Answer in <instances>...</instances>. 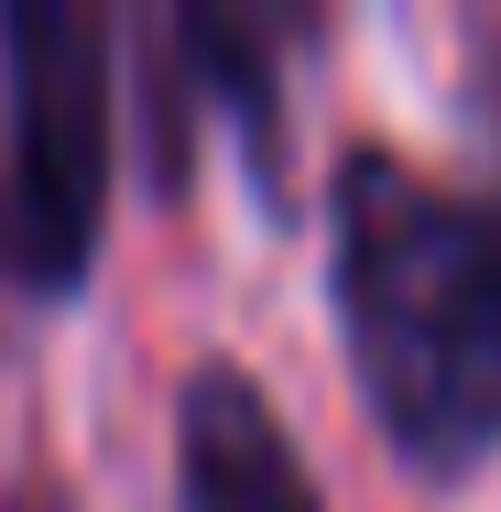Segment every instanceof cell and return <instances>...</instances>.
<instances>
[{"mask_svg":"<svg viewBox=\"0 0 501 512\" xmlns=\"http://www.w3.org/2000/svg\"><path fill=\"white\" fill-rule=\"evenodd\" d=\"M327 251L382 436L425 480H469L501 458V218L414 153L360 142L327 186Z\"/></svg>","mask_w":501,"mask_h":512,"instance_id":"cell-1","label":"cell"},{"mask_svg":"<svg viewBox=\"0 0 501 512\" xmlns=\"http://www.w3.org/2000/svg\"><path fill=\"white\" fill-rule=\"evenodd\" d=\"M109 218V22L77 0L0 11V262L66 295Z\"/></svg>","mask_w":501,"mask_h":512,"instance_id":"cell-2","label":"cell"},{"mask_svg":"<svg viewBox=\"0 0 501 512\" xmlns=\"http://www.w3.org/2000/svg\"><path fill=\"white\" fill-rule=\"evenodd\" d=\"M175 491L186 512H327L273 393L240 360H197L175 393Z\"/></svg>","mask_w":501,"mask_h":512,"instance_id":"cell-3","label":"cell"}]
</instances>
